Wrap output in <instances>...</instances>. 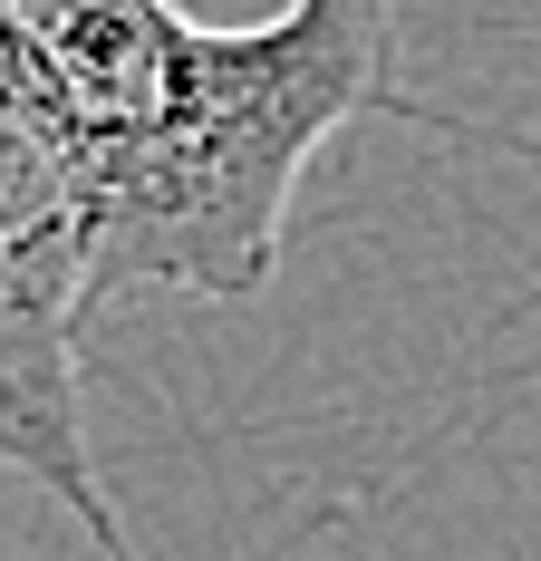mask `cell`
<instances>
[{
  "label": "cell",
  "mask_w": 541,
  "mask_h": 561,
  "mask_svg": "<svg viewBox=\"0 0 541 561\" xmlns=\"http://www.w3.org/2000/svg\"><path fill=\"white\" fill-rule=\"evenodd\" d=\"M88 310L97 280H88L68 174L0 107V474L39 484L97 552H126V513L88 446V368H78Z\"/></svg>",
  "instance_id": "2"
},
{
  "label": "cell",
  "mask_w": 541,
  "mask_h": 561,
  "mask_svg": "<svg viewBox=\"0 0 541 561\" xmlns=\"http://www.w3.org/2000/svg\"><path fill=\"white\" fill-rule=\"evenodd\" d=\"M396 88V0H280L194 20L184 0H0V107L68 174L97 300H252L290 204Z\"/></svg>",
  "instance_id": "1"
}]
</instances>
